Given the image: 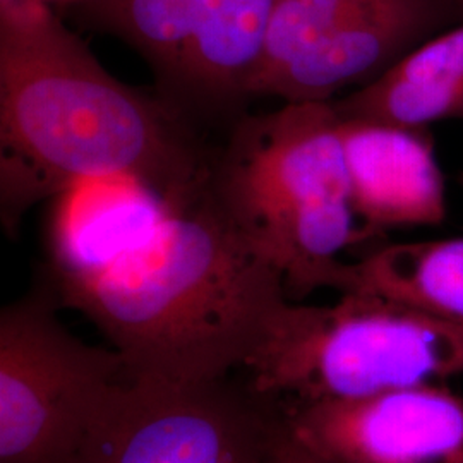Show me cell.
I'll use <instances>...</instances> for the list:
<instances>
[{
  "instance_id": "6da1fadb",
  "label": "cell",
  "mask_w": 463,
  "mask_h": 463,
  "mask_svg": "<svg viewBox=\"0 0 463 463\" xmlns=\"http://www.w3.org/2000/svg\"><path fill=\"white\" fill-rule=\"evenodd\" d=\"M0 184L7 231L90 177H137L166 198L210 187L215 151L168 101L134 90L36 0L0 2Z\"/></svg>"
},
{
  "instance_id": "8992f818",
  "label": "cell",
  "mask_w": 463,
  "mask_h": 463,
  "mask_svg": "<svg viewBox=\"0 0 463 463\" xmlns=\"http://www.w3.org/2000/svg\"><path fill=\"white\" fill-rule=\"evenodd\" d=\"M273 0H88L84 28L134 50L184 116H222L250 99Z\"/></svg>"
},
{
  "instance_id": "5bb4252c",
  "label": "cell",
  "mask_w": 463,
  "mask_h": 463,
  "mask_svg": "<svg viewBox=\"0 0 463 463\" xmlns=\"http://www.w3.org/2000/svg\"><path fill=\"white\" fill-rule=\"evenodd\" d=\"M285 419V417H283ZM273 463H326L323 458H319L316 453H313L307 447H304L298 439L294 438V434L288 430L287 422L283 424L277 447H275V455H273Z\"/></svg>"
},
{
  "instance_id": "3957f363",
  "label": "cell",
  "mask_w": 463,
  "mask_h": 463,
  "mask_svg": "<svg viewBox=\"0 0 463 463\" xmlns=\"http://www.w3.org/2000/svg\"><path fill=\"white\" fill-rule=\"evenodd\" d=\"M340 124L331 101L283 103L239 117L213 156L212 196L294 302L345 294L344 252L378 233L352 204Z\"/></svg>"
},
{
  "instance_id": "8fae6325",
  "label": "cell",
  "mask_w": 463,
  "mask_h": 463,
  "mask_svg": "<svg viewBox=\"0 0 463 463\" xmlns=\"http://www.w3.org/2000/svg\"><path fill=\"white\" fill-rule=\"evenodd\" d=\"M331 103L344 118L407 129L463 118V26L424 42L373 83Z\"/></svg>"
},
{
  "instance_id": "5b68a950",
  "label": "cell",
  "mask_w": 463,
  "mask_h": 463,
  "mask_svg": "<svg viewBox=\"0 0 463 463\" xmlns=\"http://www.w3.org/2000/svg\"><path fill=\"white\" fill-rule=\"evenodd\" d=\"M49 287L0 313V463H72L112 392L129 378L114 348L59 319Z\"/></svg>"
},
{
  "instance_id": "52a82bcc",
  "label": "cell",
  "mask_w": 463,
  "mask_h": 463,
  "mask_svg": "<svg viewBox=\"0 0 463 463\" xmlns=\"http://www.w3.org/2000/svg\"><path fill=\"white\" fill-rule=\"evenodd\" d=\"M225 380L122 381L72 463H273L285 419Z\"/></svg>"
},
{
  "instance_id": "ba28073f",
  "label": "cell",
  "mask_w": 463,
  "mask_h": 463,
  "mask_svg": "<svg viewBox=\"0 0 463 463\" xmlns=\"http://www.w3.org/2000/svg\"><path fill=\"white\" fill-rule=\"evenodd\" d=\"M283 417L326 463H463V398L439 383L292 403Z\"/></svg>"
},
{
  "instance_id": "9a60e30c",
  "label": "cell",
  "mask_w": 463,
  "mask_h": 463,
  "mask_svg": "<svg viewBox=\"0 0 463 463\" xmlns=\"http://www.w3.org/2000/svg\"><path fill=\"white\" fill-rule=\"evenodd\" d=\"M0 2H16V0H0ZM36 2H42V4H47V5H71V7H78L88 0H36Z\"/></svg>"
},
{
  "instance_id": "9c48e42d",
  "label": "cell",
  "mask_w": 463,
  "mask_h": 463,
  "mask_svg": "<svg viewBox=\"0 0 463 463\" xmlns=\"http://www.w3.org/2000/svg\"><path fill=\"white\" fill-rule=\"evenodd\" d=\"M449 11V0H355L313 47L266 84L261 97L333 101L344 90L373 83L428 42Z\"/></svg>"
},
{
  "instance_id": "7c38bea8",
  "label": "cell",
  "mask_w": 463,
  "mask_h": 463,
  "mask_svg": "<svg viewBox=\"0 0 463 463\" xmlns=\"http://www.w3.org/2000/svg\"><path fill=\"white\" fill-rule=\"evenodd\" d=\"M354 290L463 323V239L381 246L352 263Z\"/></svg>"
},
{
  "instance_id": "30bf717a",
  "label": "cell",
  "mask_w": 463,
  "mask_h": 463,
  "mask_svg": "<svg viewBox=\"0 0 463 463\" xmlns=\"http://www.w3.org/2000/svg\"><path fill=\"white\" fill-rule=\"evenodd\" d=\"M340 118L352 204L365 225L380 232L441 223L447 187L424 129Z\"/></svg>"
},
{
  "instance_id": "277c9868",
  "label": "cell",
  "mask_w": 463,
  "mask_h": 463,
  "mask_svg": "<svg viewBox=\"0 0 463 463\" xmlns=\"http://www.w3.org/2000/svg\"><path fill=\"white\" fill-rule=\"evenodd\" d=\"M285 300L250 355V390L292 403L371 397L463 373V323L371 292Z\"/></svg>"
},
{
  "instance_id": "7a4b0ae2",
  "label": "cell",
  "mask_w": 463,
  "mask_h": 463,
  "mask_svg": "<svg viewBox=\"0 0 463 463\" xmlns=\"http://www.w3.org/2000/svg\"><path fill=\"white\" fill-rule=\"evenodd\" d=\"M131 380L203 384L246 367L288 300L280 277L208 191L175 203L91 265L49 275Z\"/></svg>"
},
{
  "instance_id": "4fadbf2b",
  "label": "cell",
  "mask_w": 463,
  "mask_h": 463,
  "mask_svg": "<svg viewBox=\"0 0 463 463\" xmlns=\"http://www.w3.org/2000/svg\"><path fill=\"white\" fill-rule=\"evenodd\" d=\"M355 0H273L250 99L330 30Z\"/></svg>"
}]
</instances>
